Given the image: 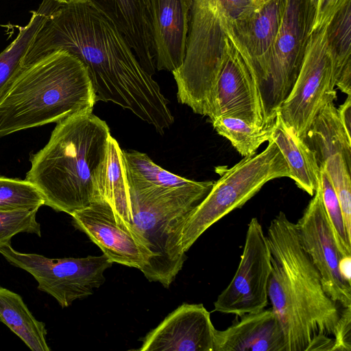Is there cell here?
<instances>
[{"label": "cell", "instance_id": "obj_36", "mask_svg": "<svg viewBox=\"0 0 351 351\" xmlns=\"http://www.w3.org/2000/svg\"><path fill=\"white\" fill-rule=\"evenodd\" d=\"M60 3L69 4L75 3H86L88 2V0H56Z\"/></svg>", "mask_w": 351, "mask_h": 351}, {"label": "cell", "instance_id": "obj_19", "mask_svg": "<svg viewBox=\"0 0 351 351\" xmlns=\"http://www.w3.org/2000/svg\"><path fill=\"white\" fill-rule=\"evenodd\" d=\"M214 351H286L280 323L271 308L241 316L223 330L216 329Z\"/></svg>", "mask_w": 351, "mask_h": 351}, {"label": "cell", "instance_id": "obj_3", "mask_svg": "<svg viewBox=\"0 0 351 351\" xmlns=\"http://www.w3.org/2000/svg\"><path fill=\"white\" fill-rule=\"evenodd\" d=\"M111 136L106 122L92 112L58 122L48 143L31 157L25 180L37 188L45 205L71 215L95 201L93 178Z\"/></svg>", "mask_w": 351, "mask_h": 351}, {"label": "cell", "instance_id": "obj_34", "mask_svg": "<svg viewBox=\"0 0 351 351\" xmlns=\"http://www.w3.org/2000/svg\"><path fill=\"white\" fill-rule=\"evenodd\" d=\"M337 113L347 134L350 136L351 95H347L345 101L337 108Z\"/></svg>", "mask_w": 351, "mask_h": 351}, {"label": "cell", "instance_id": "obj_2", "mask_svg": "<svg viewBox=\"0 0 351 351\" xmlns=\"http://www.w3.org/2000/svg\"><path fill=\"white\" fill-rule=\"evenodd\" d=\"M271 271L268 298L282 328L286 351H306L317 337H334L341 311L325 292L302 248L295 223L282 211L267 231Z\"/></svg>", "mask_w": 351, "mask_h": 351}, {"label": "cell", "instance_id": "obj_16", "mask_svg": "<svg viewBox=\"0 0 351 351\" xmlns=\"http://www.w3.org/2000/svg\"><path fill=\"white\" fill-rule=\"evenodd\" d=\"M156 69L173 72L184 60L192 0H149Z\"/></svg>", "mask_w": 351, "mask_h": 351}, {"label": "cell", "instance_id": "obj_10", "mask_svg": "<svg viewBox=\"0 0 351 351\" xmlns=\"http://www.w3.org/2000/svg\"><path fill=\"white\" fill-rule=\"evenodd\" d=\"M315 11L309 0H287L269 68L263 101L267 117L275 119L299 74L313 25Z\"/></svg>", "mask_w": 351, "mask_h": 351}, {"label": "cell", "instance_id": "obj_27", "mask_svg": "<svg viewBox=\"0 0 351 351\" xmlns=\"http://www.w3.org/2000/svg\"><path fill=\"white\" fill-rule=\"evenodd\" d=\"M123 156L126 174L145 182L158 186L176 188L190 186L196 182L162 169L146 154L123 150Z\"/></svg>", "mask_w": 351, "mask_h": 351}, {"label": "cell", "instance_id": "obj_31", "mask_svg": "<svg viewBox=\"0 0 351 351\" xmlns=\"http://www.w3.org/2000/svg\"><path fill=\"white\" fill-rule=\"evenodd\" d=\"M38 210H0V247L10 244L18 233H34L40 236V226L36 221Z\"/></svg>", "mask_w": 351, "mask_h": 351}, {"label": "cell", "instance_id": "obj_15", "mask_svg": "<svg viewBox=\"0 0 351 351\" xmlns=\"http://www.w3.org/2000/svg\"><path fill=\"white\" fill-rule=\"evenodd\" d=\"M215 328L202 304L183 303L143 339L139 351H214Z\"/></svg>", "mask_w": 351, "mask_h": 351}, {"label": "cell", "instance_id": "obj_24", "mask_svg": "<svg viewBox=\"0 0 351 351\" xmlns=\"http://www.w3.org/2000/svg\"><path fill=\"white\" fill-rule=\"evenodd\" d=\"M60 5L56 0H43L38 8L32 12L28 23L19 28L16 38L0 53V100L21 68L22 59L36 33Z\"/></svg>", "mask_w": 351, "mask_h": 351}, {"label": "cell", "instance_id": "obj_13", "mask_svg": "<svg viewBox=\"0 0 351 351\" xmlns=\"http://www.w3.org/2000/svg\"><path fill=\"white\" fill-rule=\"evenodd\" d=\"M295 226L300 243L318 271L326 294L341 308L351 306V285L339 272L342 256L326 212L319 182Z\"/></svg>", "mask_w": 351, "mask_h": 351}, {"label": "cell", "instance_id": "obj_9", "mask_svg": "<svg viewBox=\"0 0 351 351\" xmlns=\"http://www.w3.org/2000/svg\"><path fill=\"white\" fill-rule=\"evenodd\" d=\"M0 254L12 265L29 273L37 281L38 289L53 297L62 308L92 295L104 284V273L113 264L104 254L51 258L17 252L10 243L0 247Z\"/></svg>", "mask_w": 351, "mask_h": 351}, {"label": "cell", "instance_id": "obj_30", "mask_svg": "<svg viewBox=\"0 0 351 351\" xmlns=\"http://www.w3.org/2000/svg\"><path fill=\"white\" fill-rule=\"evenodd\" d=\"M323 166L339 200L347 234L351 238V169L339 154L330 156Z\"/></svg>", "mask_w": 351, "mask_h": 351}, {"label": "cell", "instance_id": "obj_14", "mask_svg": "<svg viewBox=\"0 0 351 351\" xmlns=\"http://www.w3.org/2000/svg\"><path fill=\"white\" fill-rule=\"evenodd\" d=\"M71 217L73 226L85 233L113 263L141 270L149 261V251L134 232L117 220L106 202H93Z\"/></svg>", "mask_w": 351, "mask_h": 351}, {"label": "cell", "instance_id": "obj_32", "mask_svg": "<svg viewBox=\"0 0 351 351\" xmlns=\"http://www.w3.org/2000/svg\"><path fill=\"white\" fill-rule=\"evenodd\" d=\"M333 341L332 351L351 350V306L341 310Z\"/></svg>", "mask_w": 351, "mask_h": 351}, {"label": "cell", "instance_id": "obj_35", "mask_svg": "<svg viewBox=\"0 0 351 351\" xmlns=\"http://www.w3.org/2000/svg\"><path fill=\"white\" fill-rule=\"evenodd\" d=\"M339 269L343 280L351 285V256H342L340 258Z\"/></svg>", "mask_w": 351, "mask_h": 351}, {"label": "cell", "instance_id": "obj_5", "mask_svg": "<svg viewBox=\"0 0 351 351\" xmlns=\"http://www.w3.org/2000/svg\"><path fill=\"white\" fill-rule=\"evenodd\" d=\"M125 175L132 210L130 227L151 254L141 271L149 281L168 288L186 259L180 241L184 223L214 181L169 188Z\"/></svg>", "mask_w": 351, "mask_h": 351}, {"label": "cell", "instance_id": "obj_21", "mask_svg": "<svg viewBox=\"0 0 351 351\" xmlns=\"http://www.w3.org/2000/svg\"><path fill=\"white\" fill-rule=\"evenodd\" d=\"M302 140L315 153L319 168L330 156L339 154L351 169V137L339 119L334 101L322 106Z\"/></svg>", "mask_w": 351, "mask_h": 351}, {"label": "cell", "instance_id": "obj_1", "mask_svg": "<svg viewBox=\"0 0 351 351\" xmlns=\"http://www.w3.org/2000/svg\"><path fill=\"white\" fill-rule=\"evenodd\" d=\"M64 50L87 68L97 101L130 110L160 134L173 123L168 100L128 43L88 2L61 3L47 18L22 59L25 67Z\"/></svg>", "mask_w": 351, "mask_h": 351}, {"label": "cell", "instance_id": "obj_29", "mask_svg": "<svg viewBox=\"0 0 351 351\" xmlns=\"http://www.w3.org/2000/svg\"><path fill=\"white\" fill-rule=\"evenodd\" d=\"M319 172L323 202L341 256H351V238L347 234L340 204L324 166Z\"/></svg>", "mask_w": 351, "mask_h": 351}, {"label": "cell", "instance_id": "obj_6", "mask_svg": "<svg viewBox=\"0 0 351 351\" xmlns=\"http://www.w3.org/2000/svg\"><path fill=\"white\" fill-rule=\"evenodd\" d=\"M263 0H192L185 54L172 72L180 103L212 119L226 42Z\"/></svg>", "mask_w": 351, "mask_h": 351}, {"label": "cell", "instance_id": "obj_7", "mask_svg": "<svg viewBox=\"0 0 351 351\" xmlns=\"http://www.w3.org/2000/svg\"><path fill=\"white\" fill-rule=\"evenodd\" d=\"M268 142L263 152L244 157L230 168L216 167L220 178L184 223L180 241L185 252L208 228L241 208L267 182L289 178L287 163L279 148L272 140Z\"/></svg>", "mask_w": 351, "mask_h": 351}, {"label": "cell", "instance_id": "obj_37", "mask_svg": "<svg viewBox=\"0 0 351 351\" xmlns=\"http://www.w3.org/2000/svg\"><path fill=\"white\" fill-rule=\"evenodd\" d=\"M309 1L311 3L312 7L315 10V14H316V12H317V8H318L320 0H309Z\"/></svg>", "mask_w": 351, "mask_h": 351}, {"label": "cell", "instance_id": "obj_33", "mask_svg": "<svg viewBox=\"0 0 351 351\" xmlns=\"http://www.w3.org/2000/svg\"><path fill=\"white\" fill-rule=\"evenodd\" d=\"M351 0H320L311 32L327 25L334 15Z\"/></svg>", "mask_w": 351, "mask_h": 351}, {"label": "cell", "instance_id": "obj_11", "mask_svg": "<svg viewBox=\"0 0 351 351\" xmlns=\"http://www.w3.org/2000/svg\"><path fill=\"white\" fill-rule=\"evenodd\" d=\"M271 271V252L267 237L254 217L247 226L237 271L214 302V311L241 317L265 309L269 304Z\"/></svg>", "mask_w": 351, "mask_h": 351}, {"label": "cell", "instance_id": "obj_23", "mask_svg": "<svg viewBox=\"0 0 351 351\" xmlns=\"http://www.w3.org/2000/svg\"><path fill=\"white\" fill-rule=\"evenodd\" d=\"M0 322L33 351L50 350L45 324L37 320L17 293L0 287Z\"/></svg>", "mask_w": 351, "mask_h": 351}, {"label": "cell", "instance_id": "obj_8", "mask_svg": "<svg viewBox=\"0 0 351 351\" xmlns=\"http://www.w3.org/2000/svg\"><path fill=\"white\" fill-rule=\"evenodd\" d=\"M327 25L311 32L295 82L277 110L301 139L322 106L337 99L336 62L328 43Z\"/></svg>", "mask_w": 351, "mask_h": 351}, {"label": "cell", "instance_id": "obj_28", "mask_svg": "<svg viewBox=\"0 0 351 351\" xmlns=\"http://www.w3.org/2000/svg\"><path fill=\"white\" fill-rule=\"evenodd\" d=\"M45 201L31 182L0 177V210H38Z\"/></svg>", "mask_w": 351, "mask_h": 351}, {"label": "cell", "instance_id": "obj_25", "mask_svg": "<svg viewBox=\"0 0 351 351\" xmlns=\"http://www.w3.org/2000/svg\"><path fill=\"white\" fill-rule=\"evenodd\" d=\"M327 38L336 62V86L351 95V1L334 15L327 25Z\"/></svg>", "mask_w": 351, "mask_h": 351}, {"label": "cell", "instance_id": "obj_18", "mask_svg": "<svg viewBox=\"0 0 351 351\" xmlns=\"http://www.w3.org/2000/svg\"><path fill=\"white\" fill-rule=\"evenodd\" d=\"M124 36L141 66L156 72L149 0H88Z\"/></svg>", "mask_w": 351, "mask_h": 351}, {"label": "cell", "instance_id": "obj_22", "mask_svg": "<svg viewBox=\"0 0 351 351\" xmlns=\"http://www.w3.org/2000/svg\"><path fill=\"white\" fill-rule=\"evenodd\" d=\"M285 159L289 178L313 196L319 182L320 169L315 153L287 127L277 112L271 138Z\"/></svg>", "mask_w": 351, "mask_h": 351}, {"label": "cell", "instance_id": "obj_26", "mask_svg": "<svg viewBox=\"0 0 351 351\" xmlns=\"http://www.w3.org/2000/svg\"><path fill=\"white\" fill-rule=\"evenodd\" d=\"M215 131L227 138L243 156L256 154V149L271 138L275 120L262 126H256L234 117H218L211 121Z\"/></svg>", "mask_w": 351, "mask_h": 351}, {"label": "cell", "instance_id": "obj_17", "mask_svg": "<svg viewBox=\"0 0 351 351\" xmlns=\"http://www.w3.org/2000/svg\"><path fill=\"white\" fill-rule=\"evenodd\" d=\"M286 2L287 0H263L235 32L252 59L263 102L268 86L273 48Z\"/></svg>", "mask_w": 351, "mask_h": 351}, {"label": "cell", "instance_id": "obj_4", "mask_svg": "<svg viewBox=\"0 0 351 351\" xmlns=\"http://www.w3.org/2000/svg\"><path fill=\"white\" fill-rule=\"evenodd\" d=\"M97 101L83 62L54 51L19 69L0 100V137L92 112Z\"/></svg>", "mask_w": 351, "mask_h": 351}, {"label": "cell", "instance_id": "obj_12", "mask_svg": "<svg viewBox=\"0 0 351 351\" xmlns=\"http://www.w3.org/2000/svg\"><path fill=\"white\" fill-rule=\"evenodd\" d=\"M221 117L238 118L256 126L275 120L267 117L252 59L235 34L226 39L216 84L214 119Z\"/></svg>", "mask_w": 351, "mask_h": 351}, {"label": "cell", "instance_id": "obj_20", "mask_svg": "<svg viewBox=\"0 0 351 351\" xmlns=\"http://www.w3.org/2000/svg\"><path fill=\"white\" fill-rule=\"evenodd\" d=\"M93 188L95 202L105 201L109 204L117 220L132 231L130 197L123 150L112 136L110 137L105 158L94 175Z\"/></svg>", "mask_w": 351, "mask_h": 351}]
</instances>
